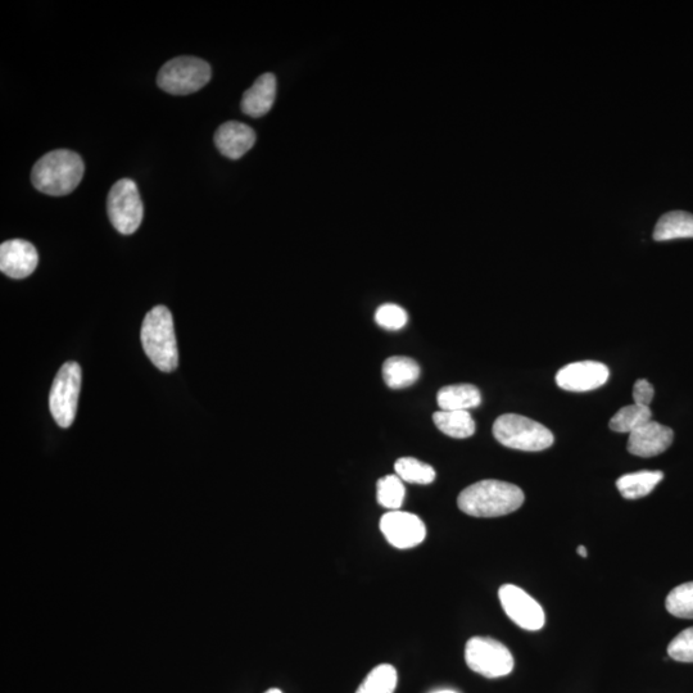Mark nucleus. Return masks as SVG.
I'll list each match as a JSON object with an SVG mask.
<instances>
[{
    "label": "nucleus",
    "instance_id": "22",
    "mask_svg": "<svg viewBox=\"0 0 693 693\" xmlns=\"http://www.w3.org/2000/svg\"><path fill=\"white\" fill-rule=\"evenodd\" d=\"M394 470L402 482L421 484V486L433 483L437 475L433 466L414 459V457H402V459L397 460L394 464Z\"/></svg>",
    "mask_w": 693,
    "mask_h": 693
},
{
    "label": "nucleus",
    "instance_id": "20",
    "mask_svg": "<svg viewBox=\"0 0 693 693\" xmlns=\"http://www.w3.org/2000/svg\"><path fill=\"white\" fill-rule=\"evenodd\" d=\"M434 424L446 436L465 439L475 433V421L469 411H438L433 415Z\"/></svg>",
    "mask_w": 693,
    "mask_h": 693
},
{
    "label": "nucleus",
    "instance_id": "15",
    "mask_svg": "<svg viewBox=\"0 0 693 693\" xmlns=\"http://www.w3.org/2000/svg\"><path fill=\"white\" fill-rule=\"evenodd\" d=\"M275 97L276 77L273 74H264L243 94L240 106L246 115L257 119L265 116L273 108Z\"/></svg>",
    "mask_w": 693,
    "mask_h": 693
},
{
    "label": "nucleus",
    "instance_id": "1",
    "mask_svg": "<svg viewBox=\"0 0 693 693\" xmlns=\"http://www.w3.org/2000/svg\"><path fill=\"white\" fill-rule=\"evenodd\" d=\"M524 500V492L515 484L487 479L465 488L457 505L462 513L474 518H498L519 510Z\"/></svg>",
    "mask_w": 693,
    "mask_h": 693
},
{
    "label": "nucleus",
    "instance_id": "13",
    "mask_svg": "<svg viewBox=\"0 0 693 693\" xmlns=\"http://www.w3.org/2000/svg\"><path fill=\"white\" fill-rule=\"evenodd\" d=\"M673 439L672 429L651 420L650 423L629 434L627 448L634 456L654 457L667 451L672 446Z\"/></svg>",
    "mask_w": 693,
    "mask_h": 693
},
{
    "label": "nucleus",
    "instance_id": "8",
    "mask_svg": "<svg viewBox=\"0 0 693 693\" xmlns=\"http://www.w3.org/2000/svg\"><path fill=\"white\" fill-rule=\"evenodd\" d=\"M80 388V365L76 362H66L58 371L49 394V410L61 428H70L74 423Z\"/></svg>",
    "mask_w": 693,
    "mask_h": 693
},
{
    "label": "nucleus",
    "instance_id": "6",
    "mask_svg": "<svg viewBox=\"0 0 693 693\" xmlns=\"http://www.w3.org/2000/svg\"><path fill=\"white\" fill-rule=\"evenodd\" d=\"M465 661L473 672L486 678L509 676L515 665L510 650L488 637L470 638L465 646Z\"/></svg>",
    "mask_w": 693,
    "mask_h": 693
},
{
    "label": "nucleus",
    "instance_id": "14",
    "mask_svg": "<svg viewBox=\"0 0 693 693\" xmlns=\"http://www.w3.org/2000/svg\"><path fill=\"white\" fill-rule=\"evenodd\" d=\"M256 143V133L242 122L230 121L221 125L215 134V144L219 152L230 160H239Z\"/></svg>",
    "mask_w": 693,
    "mask_h": 693
},
{
    "label": "nucleus",
    "instance_id": "27",
    "mask_svg": "<svg viewBox=\"0 0 693 693\" xmlns=\"http://www.w3.org/2000/svg\"><path fill=\"white\" fill-rule=\"evenodd\" d=\"M668 654L681 663H693V627L685 629L669 643Z\"/></svg>",
    "mask_w": 693,
    "mask_h": 693
},
{
    "label": "nucleus",
    "instance_id": "4",
    "mask_svg": "<svg viewBox=\"0 0 693 693\" xmlns=\"http://www.w3.org/2000/svg\"><path fill=\"white\" fill-rule=\"evenodd\" d=\"M493 436L501 445L513 450L538 452L554 445V434L545 425L527 416L506 414L493 424Z\"/></svg>",
    "mask_w": 693,
    "mask_h": 693
},
{
    "label": "nucleus",
    "instance_id": "24",
    "mask_svg": "<svg viewBox=\"0 0 693 693\" xmlns=\"http://www.w3.org/2000/svg\"><path fill=\"white\" fill-rule=\"evenodd\" d=\"M406 489L397 475H387L379 479L377 498L380 506L389 511L400 510L405 501Z\"/></svg>",
    "mask_w": 693,
    "mask_h": 693
},
{
    "label": "nucleus",
    "instance_id": "26",
    "mask_svg": "<svg viewBox=\"0 0 693 693\" xmlns=\"http://www.w3.org/2000/svg\"><path fill=\"white\" fill-rule=\"evenodd\" d=\"M375 321H377L380 328L396 332V330L405 328L407 321H409V316H407V312L401 306L387 303V305L380 306L377 312H375Z\"/></svg>",
    "mask_w": 693,
    "mask_h": 693
},
{
    "label": "nucleus",
    "instance_id": "31",
    "mask_svg": "<svg viewBox=\"0 0 693 693\" xmlns=\"http://www.w3.org/2000/svg\"><path fill=\"white\" fill-rule=\"evenodd\" d=\"M433 693H457V692L452 691V690H442V691H437V692H433Z\"/></svg>",
    "mask_w": 693,
    "mask_h": 693
},
{
    "label": "nucleus",
    "instance_id": "16",
    "mask_svg": "<svg viewBox=\"0 0 693 693\" xmlns=\"http://www.w3.org/2000/svg\"><path fill=\"white\" fill-rule=\"evenodd\" d=\"M443 411H469L482 403V394L473 384L446 385L437 394Z\"/></svg>",
    "mask_w": 693,
    "mask_h": 693
},
{
    "label": "nucleus",
    "instance_id": "19",
    "mask_svg": "<svg viewBox=\"0 0 693 693\" xmlns=\"http://www.w3.org/2000/svg\"><path fill=\"white\" fill-rule=\"evenodd\" d=\"M693 238V215L685 211H673L658 221L654 230L656 242Z\"/></svg>",
    "mask_w": 693,
    "mask_h": 693
},
{
    "label": "nucleus",
    "instance_id": "23",
    "mask_svg": "<svg viewBox=\"0 0 693 693\" xmlns=\"http://www.w3.org/2000/svg\"><path fill=\"white\" fill-rule=\"evenodd\" d=\"M397 683L396 668L393 665L382 664L371 670L356 693H394Z\"/></svg>",
    "mask_w": 693,
    "mask_h": 693
},
{
    "label": "nucleus",
    "instance_id": "3",
    "mask_svg": "<svg viewBox=\"0 0 693 693\" xmlns=\"http://www.w3.org/2000/svg\"><path fill=\"white\" fill-rule=\"evenodd\" d=\"M140 338L144 352L158 370L171 373L178 368V342L169 308L156 306L148 312L143 321Z\"/></svg>",
    "mask_w": 693,
    "mask_h": 693
},
{
    "label": "nucleus",
    "instance_id": "21",
    "mask_svg": "<svg viewBox=\"0 0 693 693\" xmlns=\"http://www.w3.org/2000/svg\"><path fill=\"white\" fill-rule=\"evenodd\" d=\"M652 412L650 407L636 405L624 406L611 418L609 427L618 433H633L643 425L650 423Z\"/></svg>",
    "mask_w": 693,
    "mask_h": 693
},
{
    "label": "nucleus",
    "instance_id": "5",
    "mask_svg": "<svg viewBox=\"0 0 693 693\" xmlns=\"http://www.w3.org/2000/svg\"><path fill=\"white\" fill-rule=\"evenodd\" d=\"M211 75V66L201 58L176 57L158 72L157 84L166 93L189 95L207 85Z\"/></svg>",
    "mask_w": 693,
    "mask_h": 693
},
{
    "label": "nucleus",
    "instance_id": "12",
    "mask_svg": "<svg viewBox=\"0 0 693 693\" xmlns=\"http://www.w3.org/2000/svg\"><path fill=\"white\" fill-rule=\"evenodd\" d=\"M38 262V251L27 240H7L0 246V270L9 278H27L34 273Z\"/></svg>",
    "mask_w": 693,
    "mask_h": 693
},
{
    "label": "nucleus",
    "instance_id": "9",
    "mask_svg": "<svg viewBox=\"0 0 693 693\" xmlns=\"http://www.w3.org/2000/svg\"><path fill=\"white\" fill-rule=\"evenodd\" d=\"M498 597L506 615L520 628L534 632L545 627V611L522 588L514 584H504L498 591Z\"/></svg>",
    "mask_w": 693,
    "mask_h": 693
},
{
    "label": "nucleus",
    "instance_id": "17",
    "mask_svg": "<svg viewBox=\"0 0 693 693\" xmlns=\"http://www.w3.org/2000/svg\"><path fill=\"white\" fill-rule=\"evenodd\" d=\"M420 377L418 362L405 356H393L385 360L383 378L385 384L392 389L410 387Z\"/></svg>",
    "mask_w": 693,
    "mask_h": 693
},
{
    "label": "nucleus",
    "instance_id": "7",
    "mask_svg": "<svg viewBox=\"0 0 693 693\" xmlns=\"http://www.w3.org/2000/svg\"><path fill=\"white\" fill-rule=\"evenodd\" d=\"M107 212L111 223L119 233L134 234L142 224L144 208L135 181L121 179L110 190Z\"/></svg>",
    "mask_w": 693,
    "mask_h": 693
},
{
    "label": "nucleus",
    "instance_id": "30",
    "mask_svg": "<svg viewBox=\"0 0 693 693\" xmlns=\"http://www.w3.org/2000/svg\"><path fill=\"white\" fill-rule=\"evenodd\" d=\"M265 693H283V692L278 690V688H271V690L266 691Z\"/></svg>",
    "mask_w": 693,
    "mask_h": 693
},
{
    "label": "nucleus",
    "instance_id": "25",
    "mask_svg": "<svg viewBox=\"0 0 693 693\" xmlns=\"http://www.w3.org/2000/svg\"><path fill=\"white\" fill-rule=\"evenodd\" d=\"M665 608L677 618L693 619V582L674 588L665 601Z\"/></svg>",
    "mask_w": 693,
    "mask_h": 693
},
{
    "label": "nucleus",
    "instance_id": "2",
    "mask_svg": "<svg viewBox=\"0 0 693 693\" xmlns=\"http://www.w3.org/2000/svg\"><path fill=\"white\" fill-rule=\"evenodd\" d=\"M84 171V162L79 154L69 149H56L35 163L31 181L39 192L61 197L74 192L83 180Z\"/></svg>",
    "mask_w": 693,
    "mask_h": 693
},
{
    "label": "nucleus",
    "instance_id": "11",
    "mask_svg": "<svg viewBox=\"0 0 693 693\" xmlns=\"http://www.w3.org/2000/svg\"><path fill=\"white\" fill-rule=\"evenodd\" d=\"M610 377L608 366L597 361L573 362L556 374V383L569 392H590L602 387Z\"/></svg>",
    "mask_w": 693,
    "mask_h": 693
},
{
    "label": "nucleus",
    "instance_id": "28",
    "mask_svg": "<svg viewBox=\"0 0 693 693\" xmlns=\"http://www.w3.org/2000/svg\"><path fill=\"white\" fill-rule=\"evenodd\" d=\"M654 396L655 389L649 380H637L633 387V401L636 405L649 407L652 400H654Z\"/></svg>",
    "mask_w": 693,
    "mask_h": 693
},
{
    "label": "nucleus",
    "instance_id": "10",
    "mask_svg": "<svg viewBox=\"0 0 693 693\" xmlns=\"http://www.w3.org/2000/svg\"><path fill=\"white\" fill-rule=\"evenodd\" d=\"M380 531L393 547L409 550L423 543L427 527L418 515L406 511H389L380 519Z\"/></svg>",
    "mask_w": 693,
    "mask_h": 693
},
{
    "label": "nucleus",
    "instance_id": "18",
    "mask_svg": "<svg viewBox=\"0 0 693 693\" xmlns=\"http://www.w3.org/2000/svg\"><path fill=\"white\" fill-rule=\"evenodd\" d=\"M663 479L664 474L661 471L643 470L623 475L616 480V487L625 500H638L650 495Z\"/></svg>",
    "mask_w": 693,
    "mask_h": 693
},
{
    "label": "nucleus",
    "instance_id": "29",
    "mask_svg": "<svg viewBox=\"0 0 693 693\" xmlns=\"http://www.w3.org/2000/svg\"><path fill=\"white\" fill-rule=\"evenodd\" d=\"M577 551H578V554L581 555L582 557H587V556H588V554H587V548L584 547V546H579Z\"/></svg>",
    "mask_w": 693,
    "mask_h": 693
}]
</instances>
